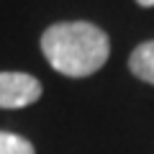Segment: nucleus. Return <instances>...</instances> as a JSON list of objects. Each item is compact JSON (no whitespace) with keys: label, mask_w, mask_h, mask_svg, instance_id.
<instances>
[{"label":"nucleus","mask_w":154,"mask_h":154,"mask_svg":"<svg viewBox=\"0 0 154 154\" xmlns=\"http://www.w3.org/2000/svg\"><path fill=\"white\" fill-rule=\"evenodd\" d=\"M128 69L139 80L154 85V41H144V44H139L131 51V57H128Z\"/></svg>","instance_id":"3"},{"label":"nucleus","mask_w":154,"mask_h":154,"mask_svg":"<svg viewBox=\"0 0 154 154\" xmlns=\"http://www.w3.org/2000/svg\"><path fill=\"white\" fill-rule=\"evenodd\" d=\"M41 82L28 72H0V110L28 108L41 98Z\"/></svg>","instance_id":"2"},{"label":"nucleus","mask_w":154,"mask_h":154,"mask_svg":"<svg viewBox=\"0 0 154 154\" xmlns=\"http://www.w3.org/2000/svg\"><path fill=\"white\" fill-rule=\"evenodd\" d=\"M41 51L51 69L64 77H88L110 57V38L88 21H62L41 33Z\"/></svg>","instance_id":"1"},{"label":"nucleus","mask_w":154,"mask_h":154,"mask_svg":"<svg viewBox=\"0 0 154 154\" xmlns=\"http://www.w3.org/2000/svg\"><path fill=\"white\" fill-rule=\"evenodd\" d=\"M0 154H36V149L26 136L0 131Z\"/></svg>","instance_id":"4"},{"label":"nucleus","mask_w":154,"mask_h":154,"mask_svg":"<svg viewBox=\"0 0 154 154\" xmlns=\"http://www.w3.org/2000/svg\"><path fill=\"white\" fill-rule=\"evenodd\" d=\"M136 3H139L141 8H152V5H154V0H136Z\"/></svg>","instance_id":"5"}]
</instances>
